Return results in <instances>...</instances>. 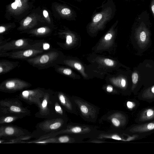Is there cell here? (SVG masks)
<instances>
[{
  "label": "cell",
  "mask_w": 154,
  "mask_h": 154,
  "mask_svg": "<svg viewBox=\"0 0 154 154\" xmlns=\"http://www.w3.org/2000/svg\"><path fill=\"white\" fill-rule=\"evenodd\" d=\"M62 59V54L60 51L51 49L25 60L33 67L41 70L61 64Z\"/></svg>",
  "instance_id": "2"
},
{
  "label": "cell",
  "mask_w": 154,
  "mask_h": 154,
  "mask_svg": "<svg viewBox=\"0 0 154 154\" xmlns=\"http://www.w3.org/2000/svg\"><path fill=\"white\" fill-rule=\"evenodd\" d=\"M46 89L37 88L31 89H25L20 91L18 98L27 104H35L38 107L44 96Z\"/></svg>",
  "instance_id": "7"
},
{
  "label": "cell",
  "mask_w": 154,
  "mask_h": 154,
  "mask_svg": "<svg viewBox=\"0 0 154 154\" xmlns=\"http://www.w3.org/2000/svg\"><path fill=\"white\" fill-rule=\"evenodd\" d=\"M116 11L112 0H105L97 7L91 16L89 27L92 29L100 28L114 17Z\"/></svg>",
  "instance_id": "1"
},
{
  "label": "cell",
  "mask_w": 154,
  "mask_h": 154,
  "mask_svg": "<svg viewBox=\"0 0 154 154\" xmlns=\"http://www.w3.org/2000/svg\"><path fill=\"white\" fill-rule=\"evenodd\" d=\"M104 62L106 65L109 66H113L114 64L113 61L109 59H105Z\"/></svg>",
  "instance_id": "24"
},
{
  "label": "cell",
  "mask_w": 154,
  "mask_h": 154,
  "mask_svg": "<svg viewBox=\"0 0 154 154\" xmlns=\"http://www.w3.org/2000/svg\"><path fill=\"white\" fill-rule=\"evenodd\" d=\"M111 138L113 139H114L115 140H122V141H125V140L124 139L122 138L121 137H120L118 135H113L111 137Z\"/></svg>",
  "instance_id": "29"
},
{
  "label": "cell",
  "mask_w": 154,
  "mask_h": 154,
  "mask_svg": "<svg viewBox=\"0 0 154 154\" xmlns=\"http://www.w3.org/2000/svg\"><path fill=\"white\" fill-rule=\"evenodd\" d=\"M111 121L112 124L116 127H118L121 125V120L118 118H112Z\"/></svg>",
  "instance_id": "21"
},
{
  "label": "cell",
  "mask_w": 154,
  "mask_h": 154,
  "mask_svg": "<svg viewBox=\"0 0 154 154\" xmlns=\"http://www.w3.org/2000/svg\"><path fill=\"white\" fill-rule=\"evenodd\" d=\"M128 131L132 134L152 132L154 131V120L149 122L133 125Z\"/></svg>",
  "instance_id": "11"
},
{
  "label": "cell",
  "mask_w": 154,
  "mask_h": 154,
  "mask_svg": "<svg viewBox=\"0 0 154 154\" xmlns=\"http://www.w3.org/2000/svg\"><path fill=\"white\" fill-rule=\"evenodd\" d=\"M113 88L110 85H109L106 88V91L109 92H111L112 91Z\"/></svg>",
  "instance_id": "32"
},
{
  "label": "cell",
  "mask_w": 154,
  "mask_h": 154,
  "mask_svg": "<svg viewBox=\"0 0 154 154\" xmlns=\"http://www.w3.org/2000/svg\"><path fill=\"white\" fill-rule=\"evenodd\" d=\"M50 106L51 118H66L65 112L63 110V106L59 102L54 93L51 98Z\"/></svg>",
  "instance_id": "12"
},
{
  "label": "cell",
  "mask_w": 154,
  "mask_h": 154,
  "mask_svg": "<svg viewBox=\"0 0 154 154\" xmlns=\"http://www.w3.org/2000/svg\"><path fill=\"white\" fill-rule=\"evenodd\" d=\"M32 86L30 83L21 79L10 78L1 82L0 84V91L5 93H14L27 89Z\"/></svg>",
  "instance_id": "6"
},
{
  "label": "cell",
  "mask_w": 154,
  "mask_h": 154,
  "mask_svg": "<svg viewBox=\"0 0 154 154\" xmlns=\"http://www.w3.org/2000/svg\"><path fill=\"white\" fill-rule=\"evenodd\" d=\"M23 118L17 116L12 115H0V125L10 124L19 119Z\"/></svg>",
  "instance_id": "18"
},
{
  "label": "cell",
  "mask_w": 154,
  "mask_h": 154,
  "mask_svg": "<svg viewBox=\"0 0 154 154\" xmlns=\"http://www.w3.org/2000/svg\"><path fill=\"white\" fill-rule=\"evenodd\" d=\"M45 52L42 48L36 47L17 51L0 53V57L26 60Z\"/></svg>",
  "instance_id": "8"
},
{
  "label": "cell",
  "mask_w": 154,
  "mask_h": 154,
  "mask_svg": "<svg viewBox=\"0 0 154 154\" xmlns=\"http://www.w3.org/2000/svg\"><path fill=\"white\" fill-rule=\"evenodd\" d=\"M112 37V35L110 33H107L104 37L105 40L106 41L110 40Z\"/></svg>",
  "instance_id": "30"
},
{
  "label": "cell",
  "mask_w": 154,
  "mask_h": 154,
  "mask_svg": "<svg viewBox=\"0 0 154 154\" xmlns=\"http://www.w3.org/2000/svg\"><path fill=\"white\" fill-rule=\"evenodd\" d=\"M126 105L128 109H132L136 106L135 103L133 101H128L127 102Z\"/></svg>",
  "instance_id": "22"
},
{
  "label": "cell",
  "mask_w": 154,
  "mask_h": 154,
  "mask_svg": "<svg viewBox=\"0 0 154 154\" xmlns=\"http://www.w3.org/2000/svg\"><path fill=\"white\" fill-rule=\"evenodd\" d=\"M74 66L76 69L78 70H80L82 69V66L81 65L78 63H74Z\"/></svg>",
  "instance_id": "31"
},
{
  "label": "cell",
  "mask_w": 154,
  "mask_h": 154,
  "mask_svg": "<svg viewBox=\"0 0 154 154\" xmlns=\"http://www.w3.org/2000/svg\"><path fill=\"white\" fill-rule=\"evenodd\" d=\"M74 0L78 2H81L82 1H83V0Z\"/></svg>",
  "instance_id": "35"
},
{
  "label": "cell",
  "mask_w": 154,
  "mask_h": 154,
  "mask_svg": "<svg viewBox=\"0 0 154 154\" xmlns=\"http://www.w3.org/2000/svg\"><path fill=\"white\" fill-rule=\"evenodd\" d=\"M19 62L8 60H0V75L8 73L17 67Z\"/></svg>",
  "instance_id": "14"
},
{
  "label": "cell",
  "mask_w": 154,
  "mask_h": 154,
  "mask_svg": "<svg viewBox=\"0 0 154 154\" xmlns=\"http://www.w3.org/2000/svg\"><path fill=\"white\" fill-rule=\"evenodd\" d=\"M132 81L133 83L136 84L138 81V75L136 73H133L132 76Z\"/></svg>",
  "instance_id": "26"
},
{
  "label": "cell",
  "mask_w": 154,
  "mask_h": 154,
  "mask_svg": "<svg viewBox=\"0 0 154 154\" xmlns=\"http://www.w3.org/2000/svg\"><path fill=\"white\" fill-rule=\"evenodd\" d=\"M43 14L44 16L46 18L48 16V11L46 10H44L43 11Z\"/></svg>",
  "instance_id": "34"
},
{
  "label": "cell",
  "mask_w": 154,
  "mask_h": 154,
  "mask_svg": "<svg viewBox=\"0 0 154 154\" xmlns=\"http://www.w3.org/2000/svg\"><path fill=\"white\" fill-rule=\"evenodd\" d=\"M54 92L50 89H46L44 95L37 107L39 110L35 114V117L45 119L51 118L50 103Z\"/></svg>",
  "instance_id": "10"
},
{
  "label": "cell",
  "mask_w": 154,
  "mask_h": 154,
  "mask_svg": "<svg viewBox=\"0 0 154 154\" xmlns=\"http://www.w3.org/2000/svg\"><path fill=\"white\" fill-rule=\"evenodd\" d=\"M140 38L141 40L142 41H144L145 40L146 38V35L144 31H143L141 32Z\"/></svg>",
  "instance_id": "27"
},
{
  "label": "cell",
  "mask_w": 154,
  "mask_h": 154,
  "mask_svg": "<svg viewBox=\"0 0 154 154\" xmlns=\"http://www.w3.org/2000/svg\"><path fill=\"white\" fill-rule=\"evenodd\" d=\"M36 138V137L33 132L29 134L21 136L15 139L7 140L0 139V143H23V142L29 141L33 138Z\"/></svg>",
  "instance_id": "16"
},
{
  "label": "cell",
  "mask_w": 154,
  "mask_h": 154,
  "mask_svg": "<svg viewBox=\"0 0 154 154\" xmlns=\"http://www.w3.org/2000/svg\"><path fill=\"white\" fill-rule=\"evenodd\" d=\"M126 85V82L125 79H122L121 82V85L122 87H124Z\"/></svg>",
  "instance_id": "33"
},
{
  "label": "cell",
  "mask_w": 154,
  "mask_h": 154,
  "mask_svg": "<svg viewBox=\"0 0 154 154\" xmlns=\"http://www.w3.org/2000/svg\"><path fill=\"white\" fill-rule=\"evenodd\" d=\"M20 100L17 98H8L0 101V115H12L22 118L30 115L31 112L23 106Z\"/></svg>",
  "instance_id": "4"
},
{
  "label": "cell",
  "mask_w": 154,
  "mask_h": 154,
  "mask_svg": "<svg viewBox=\"0 0 154 154\" xmlns=\"http://www.w3.org/2000/svg\"><path fill=\"white\" fill-rule=\"evenodd\" d=\"M54 94L60 104L65 109L70 110L72 105L69 98L60 91H54Z\"/></svg>",
  "instance_id": "15"
},
{
  "label": "cell",
  "mask_w": 154,
  "mask_h": 154,
  "mask_svg": "<svg viewBox=\"0 0 154 154\" xmlns=\"http://www.w3.org/2000/svg\"><path fill=\"white\" fill-rule=\"evenodd\" d=\"M80 109L82 112L84 114H86L88 112V109L85 105H81Z\"/></svg>",
  "instance_id": "25"
},
{
  "label": "cell",
  "mask_w": 154,
  "mask_h": 154,
  "mask_svg": "<svg viewBox=\"0 0 154 154\" xmlns=\"http://www.w3.org/2000/svg\"><path fill=\"white\" fill-rule=\"evenodd\" d=\"M21 5L22 3L20 0H15V2L11 4V6L13 9L15 10Z\"/></svg>",
  "instance_id": "20"
},
{
  "label": "cell",
  "mask_w": 154,
  "mask_h": 154,
  "mask_svg": "<svg viewBox=\"0 0 154 154\" xmlns=\"http://www.w3.org/2000/svg\"><path fill=\"white\" fill-rule=\"evenodd\" d=\"M150 8L152 14L154 18V0H151Z\"/></svg>",
  "instance_id": "28"
},
{
  "label": "cell",
  "mask_w": 154,
  "mask_h": 154,
  "mask_svg": "<svg viewBox=\"0 0 154 154\" xmlns=\"http://www.w3.org/2000/svg\"><path fill=\"white\" fill-rule=\"evenodd\" d=\"M57 135L54 137L56 143H67L70 141V137L66 135Z\"/></svg>",
  "instance_id": "19"
},
{
  "label": "cell",
  "mask_w": 154,
  "mask_h": 154,
  "mask_svg": "<svg viewBox=\"0 0 154 154\" xmlns=\"http://www.w3.org/2000/svg\"><path fill=\"white\" fill-rule=\"evenodd\" d=\"M38 47L37 40L22 38L8 41L0 45V53L17 51Z\"/></svg>",
  "instance_id": "5"
},
{
  "label": "cell",
  "mask_w": 154,
  "mask_h": 154,
  "mask_svg": "<svg viewBox=\"0 0 154 154\" xmlns=\"http://www.w3.org/2000/svg\"><path fill=\"white\" fill-rule=\"evenodd\" d=\"M72 42V37L70 35H67L66 36V44L67 45H69Z\"/></svg>",
  "instance_id": "23"
},
{
  "label": "cell",
  "mask_w": 154,
  "mask_h": 154,
  "mask_svg": "<svg viewBox=\"0 0 154 154\" xmlns=\"http://www.w3.org/2000/svg\"><path fill=\"white\" fill-rule=\"evenodd\" d=\"M31 133L28 130L16 125L10 124L0 125V139L11 140Z\"/></svg>",
  "instance_id": "9"
},
{
  "label": "cell",
  "mask_w": 154,
  "mask_h": 154,
  "mask_svg": "<svg viewBox=\"0 0 154 154\" xmlns=\"http://www.w3.org/2000/svg\"><path fill=\"white\" fill-rule=\"evenodd\" d=\"M66 122V118H57L45 119L38 123L35 125V130L32 132L36 137L35 139L64 129Z\"/></svg>",
  "instance_id": "3"
},
{
  "label": "cell",
  "mask_w": 154,
  "mask_h": 154,
  "mask_svg": "<svg viewBox=\"0 0 154 154\" xmlns=\"http://www.w3.org/2000/svg\"><path fill=\"white\" fill-rule=\"evenodd\" d=\"M51 32V30L49 28L41 27L36 29L30 30L27 32L33 36H44L49 34Z\"/></svg>",
  "instance_id": "17"
},
{
  "label": "cell",
  "mask_w": 154,
  "mask_h": 154,
  "mask_svg": "<svg viewBox=\"0 0 154 154\" xmlns=\"http://www.w3.org/2000/svg\"><path fill=\"white\" fill-rule=\"evenodd\" d=\"M154 120V107H148L139 113L135 119L138 124H141Z\"/></svg>",
  "instance_id": "13"
}]
</instances>
